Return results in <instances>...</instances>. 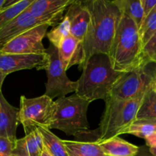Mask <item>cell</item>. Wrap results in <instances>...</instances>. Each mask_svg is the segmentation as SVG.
Returning a JSON list of instances; mask_svg holds the SVG:
<instances>
[{
    "label": "cell",
    "mask_w": 156,
    "mask_h": 156,
    "mask_svg": "<svg viewBox=\"0 0 156 156\" xmlns=\"http://www.w3.org/2000/svg\"><path fill=\"white\" fill-rule=\"evenodd\" d=\"M62 143L69 156H106L98 143L76 140H62Z\"/></svg>",
    "instance_id": "cell-18"
},
{
    "label": "cell",
    "mask_w": 156,
    "mask_h": 156,
    "mask_svg": "<svg viewBox=\"0 0 156 156\" xmlns=\"http://www.w3.org/2000/svg\"><path fill=\"white\" fill-rule=\"evenodd\" d=\"M49 27L42 24L26 30L0 48V54H45L43 39Z\"/></svg>",
    "instance_id": "cell-9"
},
{
    "label": "cell",
    "mask_w": 156,
    "mask_h": 156,
    "mask_svg": "<svg viewBox=\"0 0 156 156\" xmlns=\"http://www.w3.org/2000/svg\"><path fill=\"white\" fill-rule=\"evenodd\" d=\"M146 140V145L150 148H154L156 147V131L155 133L150 135L149 136H148L147 138L145 139Z\"/></svg>",
    "instance_id": "cell-29"
},
{
    "label": "cell",
    "mask_w": 156,
    "mask_h": 156,
    "mask_svg": "<svg viewBox=\"0 0 156 156\" xmlns=\"http://www.w3.org/2000/svg\"><path fill=\"white\" fill-rule=\"evenodd\" d=\"M155 131L156 128L152 125L134 122L125 130L123 134H130V135H133L140 138L146 139L152 135Z\"/></svg>",
    "instance_id": "cell-25"
},
{
    "label": "cell",
    "mask_w": 156,
    "mask_h": 156,
    "mask_svg": "<svg viewBox=\"0 0 156 156\" xmlns=\"http://www.w3.org/2000/svg\"><path fill=\"white\" fill-rule=\"evenodd\" d=\"M144 62L156 65V31L143 47Z\"/></svg>",
    "instance_id": "cell-26"
},
{
    "label": "cell",
    "mask_w": 156,
    "mask_h": 156,
    "mask_svg": "<svg viewBox=\"0 0 156 156\" xmlns=\"http://www.w3.org/2000/svg\"><path fill=\"white\" fill-rule=\"evenodd\" d=\"M98 145L106 156H136L139 152L138 146L119 136L101 142Z\"/></svg>",
    "instance_id": "cell-17"
},
{
    "label": "cell",
    "mask_w": 156,
    "mask_h": 156,
    "mask_svg": "<svg viewBox=\"0 0 156 156\" xmlns=\"http://www.w3.org/2000/svg\"><path fill=\"white\" fill-rule=\"evenodd\" d=\"M135 123H145V124H149L152 126H155L156 128V118L155 119H149V120H135ZM133 122V123H134Z\"/></svg>",
    "instance_id": "cell-30"
},
{
    "label": "cell",
    "mask_w": 156,
    "mask_h": 156,
    "mask_svg": "<svg viewBox=\"0 0 156 156\" xmlns=\"http://www.w3.org/2000/svg\"><path fill=\"white\" fill-rule=\"evenodd\" d=\"M150 152L153 156H156V147L150 148Z\"/></svg>",
    "instance_id": "cell-33"
},
{
    "label": "cell",
    "mask_w": 156,
    "mask_h": 156,
    "mask_svg": "<svg viewBox=\"0 0 156 156\" xmlns=\"http://www.w3.org/2000/svg\"><path fill=\"white\" fill-rule=\"evenodd\" d=\"M42 137L44 146L51 156H69L62 143V140L56 136L50 129L46 127L37 128Z\"/></svg>",
    "instance_id": "cell-20"
},
{
    "label": "cell",
    "mask_w": 156,
    "mask_h": 156,
    "mask_svg": "<svg viewBox=\"0 0 156 156\" xmlns=\"http://www.w3.org/2000/svg\"><path fill=\"white\" fill-rule=\"evenodd\" d=\"M108 56L112 68L121 73L147 63L143 60V44L138 27L126 15H121Z\"/></svg>",
    "instance_id": "cell-4"
},
{
    "label": "cell",
    "mask_w": 156,
    "mask_h": 156,
    "mask_svg": "<svg viewBox=\"0 0 156 156\" xmlns=\"http://www.w3.org/2000/svg\"><path fill=\"white\" fill-rule=\"evenodd\" d=\"M41 156H51V155H50V154L49 153L47 150H46L45 148H44V149H43L42 152H41Z\"/></svg>",
    "instance_id": "cell-32"
},
{
    "label": "cell",
    "mask_w": 156,
    "mask_h": 156,
    "mask_svg": "<svg viewBox=\"0 0 156 156\" xmlns=\"http://www.w3.org/2000/svg\"><path fill=\"white\" fill-rule=\"evenodd\" d=\"M57 50L59 59L66 71L73 66L79 65L80 68L83 64L84 54L82 42L71 34L68 35L61 42Z\"/></svg>",
    "instance_id": "cell-15"
},
{
    "label": "cell",
    "mask_w": 156,
    "mask_h": 156,
    "mask_svg": "<svg viewBox=\"0 0 156 156\" xmlns=\"http://www.w3.org/2000/svg\"><path fill=\"white\" fill-rule=\"evenodd\" d=\"M156 31V7L143 20V24L139 30L143 47L148 42L151 37Z\"/></svg>",
    "instance_id": "cell-24"
},
{
    "label": "cell",
    "mask_w": 156,
    "mask_h": 156,
    "mask_svg": "<svg viewBox=\"0 0 156 156\" xmlns=\"http://www.w3.org/2000/svg\"><path fill=\"white\" fill-rule=\"evenodd\" d=\"M47 55L0 54V70L8 76L24 69H45Z\"/></svg>",
    "instance_id": "cell-11"
},
{
    "label": "cell",
    "mask_w": 156,
    "mask_h": 156,
    "mask_svg": "<svg viewBox=\"0 0 156 156\" xmlns=\"http://www.w3.org/2000/svg\"><path fill=\"white\" fill-rule=\"evenodd\" d=\"M70 34V25L68 18L63 17L62 21L53 27L49 32H47L46 37L48 38L50 44L55 47L58 48L62 41Z\"/></svg>",
    "instance_id": "cell-23"
},
{
    "label": "cell",
    "mask_w": 156,
    "mask_h": 156,
    "mask_svg": "<svg viewBox=\"0 0 156 156\" xmlns=\"http://www.w3.org/2000/svg\"><path fill=\"white\" fill-rule=\"evenodd\" d=\"M154 83L148 88L143 97L136 120L156 118V88Z\"/></svg>",
    "instance_id": "cell-21"
},
{
    "label": "cell",
    "mask_w": 156,
    "mask_h": 156,
    "mask_svg": "<svg viewBox=\"0 0 156 156\" xmlns=\"http://www.w3.org/2000/svg\"><path fill=\"white\" fill-rule=\"evenodd\" d=\"M47 65L45 69L47 73V82L46 83V91L44 94L51 99L64 98L70 93L76 92L77 88V81H72L66 75L59 57L58 50L52 44L46 49Z\"/></svg>",
    "instance_id": "cell-8"
},
{
    "label": "cell",
    "mask_w": 156,
    "mask_h": 156,
    "mask_svg": "<svg viewBox=\"0 0 156 156\" xmlns=\"http://www.w3.org/2000/svg\"><path fill=\"white\" fill-rule=\"evenodd\" d=\"M53 105V99L45 94L31 98L25 95L20 97L18 121L24 127L26 135L38 127L49 129Z\"/></svg>",
    "instance_id": "cell-7"
},
{
    "label": "cell",
    "mask_w": 156,
    "mask_h": 156,
    "mask_svg": "<svg viewBox=\"0 0 156 156\" xmlns=\"http://www.w3.org/2000/svg\"><path fill=\"white\" fill-rule=\"evenodd\" d=\"M84 2L90 13V23L82 44L84 62L79 69L94 55L108 56L122 15L114 1L90 0Z\"/></svg>",
    "instance_id": "cell-1"
},
{
    "label": "cell",
    "mask_w": 156,
    "mask_h": 156,
    "mask_svg": "<svg viewBox=\"0 0 156 156\" xmlns=\"http://www.w3.org/2000/svg\"><path fill=\"white\" fill-rule=\"evenodd\" d=\"M5 0H0V11L2 10L3 9V5H4Z\"/></svg>",
    "instance_id": "cell-34"
},
{
    "label": "cell",
    "mask_w": 156,
    "mask_h": 156,
    "mask_svg": "<svg viewBox=\"0 0 156 156\" xmlns=\"http://www.w3.org/2000/svg\"><path fill=\"white\" fill-rule=\"evenodd\" d=\"M34 0H18V2L10 7L2 9L0 11V30L9 24L19 14L24 12Z\"/></svg>",
    "instance_id": "cell-22"
},
{
    "label": "cell",
    "mask_w": 156,
    "mask_h": 156,
    "mask_svg": "<svg viewBox=\"0 0 156 156\" xmlns=\"http://www.w3.org/2000/svg\"><path fill=\"white\" fill-rule=\"evenodd\" d=\"M114 2L122 15L132 19L140 30L144 18L141 0H115Z\"/></svg>",
    "instance_id": "cell-19"
},
{
    "label": "cell",
    "mask_w": 156,
    "mask_h": 156,
    "mask_svg": "<svg viewBox=\"0 0 156 156\" xmlns=\"http://www.w3.org/2000/svg\"><path fill=\"white\" fill-rule=\"evenodd\" d=\"M154 84H155V83H154Z\"/></svg>",
    "instance_id": "cell-37"
},
{
    "label": "cell",
    "mask_w": 156,
    "mask_h": 156,
    "mask_svg": "<svg viewBox=\"0 0 156 156\" xmlns=\"http://www.w3.org/2000/svg\"><path fill=\"white\" fill-rule=\"evenodd\" d=\"M12 156H14V155H12Z\"/></svg>",
    "instance_id": "cell-36"
},
{
    "label": "cell",
    "mask_w": 156,
    "mask_h": 156,
    "mask_svg": "<svg viewBox=\"0 0 156 156\" xmlns=\"http://www.w3.org/2000/svg\"><path fill=\"white\" fill-rule=\"evenodd\" d=\"M154 85H155V87L156 88V80H155V84H154Z\"/></svg>",
    "instance_id": "cell-35"
},
{
    "label": "cell",
    "mask_w": 156,
    "mask_h": 156,
    "mask_svg": "<svg viewBox=\"0 0 156 156\" xmlns=\"http://www.w3.org/2000/svg\"><path fill=\"white\" fill-rule=\"evenodd\" d=\"M6 75H5L0 70V92H2V87L3 82H4L5 79L6 78Z\"/></svg>",
    "instance_id": "cell-31"
},
{
    "label": "cell",
    "mask_w": 156,
    "mask_h": 156,
    "mask_svg": "<svg viewBox=\"0 0 156 156\" xmlns=\"http://www.w3.org/2000/svg\"><path fill=\"white\" fill-rule=\"evenodd\" d=\"M80 70L82 73L77 80L75 93L91 103L109 98L113 86L123 73L115 71L109 57L104 54L91 56Z\"/></svg>",
    "instance_id": "cell-3"
},
{
    "label": "cell",
    "mask_w": 156,
    "mask_h": 156,
    "mask_svg": "<svg viewBox=\"0 0 156 156\" xmlns=\"http://www.w3.org/2000/svg\"><path fill=\"white\" fill-rule=\"evenodd\" d=\"M155 80V64L143 63L123 73L113 86L109 98L119 100L137 98L144 95Z\"/></svg>",
    "instance_id": "cell-6"
},
{
    "label": "cell",
    "mask_w": 156,
    "mask_h": 156,
    "mask_svg": "<svg viewBox=\"0 0 156 156\" xmlns=\"http://www.w3.org/2000/svg\"><path fill=\"white\" fill-rule=\"evenodd\" d=\"M66 12L65 16L69 21L70 34L82 44L90 23L88 9L84 1L73 0Z\"/></svg>",
    "instance_id": "cell-12"
},
{
    "label": "cell",
    "mask_w": 156,
    "mask_h": 156,
    "mask_svg": "<svg viewBox=\"0 0 156 156\" xmlns=\"http://www.w3.org/2000/svg\"><path fill=\"white\" fill-rule=\"evenodd\" d=\"M44 148L42 137L36 129L25 135L23 138L18 140L17 139L12 152V155L41 156Z\"/></svg>",
    "instance_id": "cell-16"
},
{
    "label": "cell",
    "mask_w": 156,
    "mask_h": 156,
    "mask_svg": "<svg viewBox=\"0 0 156 156\" xmlns=\"http://www.w3.org/2000/svg\"><path fill=\"white\" fill-rule=\"evenodd\" d=\"M73 0H34L26 10L43 24L56 26Z\"/></svg>",
    "instance_id": "cell-10"
},
{
    "label": "cell",
    "mask_w": 156,
    "mask_h": 156,
    "mask_svg": "<svg viewBox=\"0 0 156 156\" xmlns=\"http://www.w3.org/2000/svg\"><path fill=\"white\" fill-rule=\"evenodd\" d=\"M42 24L25 9L0 30V48L26 30Z\"/></svg>",
    "instance_id": "cell-13"
},
{
    "label": "cell",
    "mask_w": 156,
    "mask_h": 156,
    "mask_svg": "<svg viewBox=\"0 0 156 156\" xmlns=\"http://www.w3.org/2000/svg\"><path fill=\"white\" fill-rule=\"evenodd\" d=\"M145 95V94H144ZM144 95L131 100H119L108 98L105 109L98 127L79 133L76 140L100 143L123 134L136 120L137 112Z\"/></svg>",
    "instance_id": "cell-2"
},
{
    "label": "cell",
    "mask_w": 156,
    "mask_h": 156,
    "mask_svg": "<svg viewBox=\"0 0 156 156\" xmlns=\"http://www.w3.org/2000/svg\"><path fill=\"white\" fill-rule=\"evenodd\" d=\"M19 108L12 106L0 92V137L17 140L16 133L18 123Z\"/></svg>",
    "instance_id": "cell-14"
},
{
    "label": "cell",
    "mask_w": 156,
    "mask_h": 156,
    "mask_svg": "<svg viewBox=\"0 0 156 156\" xmlns=\"http://www.w3.org/2000/svg\"><path fill=\"white\" fill-rule=\"evenodd\" d=\"M15 143L9 139L0 137V156H12Z\"/></svg>",
    "instance_id": "cell-27"
},
{
    "label": "cell",
    "mask_w": 156,
    "mask_h": 156,
    "mask_svg": "<svg viewBox=\"0 0 156 156\" xmlns=\"http://www.w3.org/2000/svg\"><path fill=\"white\" fill-rule=\"evenodd\" d=\"M91 102L75 93L54 101L49 129H59L67 136H76L79 133L90 129L87 111Z\"/></svg>",
    "instance_id": "cell-5"
},
{
    "label": "cell",
    "mask_w": 156,
    "mask_h": 156,
    "mask_svg": "<svg viewBox=\"0 0 156 156\" xmlns=\"http://www.w3.org/2000/svg\"><path fill=\"white\" fill-rule=\"evenodd\" d=\"M141 4L143 6L144 20L156 7V0H141Z\"/></svg>",
    "instance_id": "cell-28"
}]
</instances>
